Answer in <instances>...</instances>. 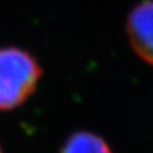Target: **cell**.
Listing matches in <instances>:
<instances>
[{
	"label": "cell",
	"instance_id": "3",
	"mask_svg": "<svg viewBox=\"0 0 153 153\" xmlns=\"http://www.w3.org/2000/svg\"><path fill=\"white\" fill-rule=\"evenodd\" d=\"M60 153H114L108 143L98 134L78 130L64 140Z\"/></svg>",
	"mask_w": 153,
	"mask_h": 153
},
{
	"label": "cell",
	"instance_id": "4",
	"mask_svg": "<svg viewBox=\"0 0 153 153\" xmlns=\"http://www.w3.org/2000/svg\"><path fill=\"white\" fill-rule=\"evenodd\" d=\"M0 153H5V152H4V149H3V147H1V144H0Z\"/></svg>",
	"mask_w": 153,
	"mask_h": 153
},
{
	"label": "cell",
	"instance_id": "1",
	"mask_svg": "<svg viewBox=\"0 0 153 153\" xmlns=\"http://www.w3.org/2000/svg\"><path fill=\"white\" fill-rule=\"evenodd\" d=\"M44 69L37 57L22 47H0V111L23 106L40 84Z\"/></svg>",
	"mask_w": 153,
	"mask_h": 153
},
{
	"label": "cell",
	"instance_id": "2",
	"mask_svg": "<svg viewBox=\"0 0 153 153\" xmlns=\"http://www.w3.org/2000/svg\"><path fill=\"white\" fill-rule=\"evenodd\" d=\"M125 30L134 52L153 65V0H142L131 8Z\"/></svg>",
	"mask_w": 153,
	"mask_h": 153
}]
</instances>
